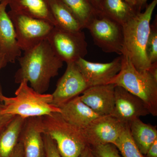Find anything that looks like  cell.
I'll list each match as a JSON object with an SVG mask.
<instances>
[{
  "instance_id": "6da1fadb",
  "label": "cell",
  "mask_w": 157,
  "mask_h": 157,
  "mask_svg": "<svg viewBox=\"0 0 157 157\" xmlns=\"http://www.w3.org/2000/svg\"><path fill=\"white\" fill-rule=\"evenodd\" d=\"M17 59L20 67L15 73V82L19 84L26 79L40 94L47 91L51 80L58 75L63 63L54 52L47 39L25 51L23 56Z\"/></svg>"
},
{
  "instance_id": "7a4b0ae2",
  "label": "cell",
  "mask_w": 157,
  "mask_h": 157,
  "mask_svg": "<svg viewBox=\"0 0 157 157\" xmlns=\"http://www.w3.org/2000/svg\"><path fill=\"white\" fill-rule=\"evenodd\" d=\"M157 4L153 0L144 12H139L123 25L122 54L127 57L138 70H147L151 66L146 54L147 43L150 30L151 20Z\"/></svg>"
},
{
  "instance_id": "3957f363",
  "label": "cell",
  "mask_w": 157,
  "mask_h": 157,
  "mask_svg": "<svg viewBox=\"0 0 157 157\" xmlns=\"http://www.w3.org/2000/svg\"><path fill=\"white\" fill-rule=\"evenodd\" d=\"M15 95L11 98L3 96L2 114L18 116L27 119L42 117L52 113H60V108L52 104V94L37 92L29 86L28 81L26 79L19 83Z\"/></svg>"
},
{
  "instance_id": "277c9868",
  "label": "cell",
  "mask_w": 157,
  "mask_h": 157,
  "mask_svg": "<svg viewBox=\"0 0 157 157\" xmlns=\"http://www.w3.org/2000/svg\"><path fill=\"white\" fill-rule=\"evenodd\" d=\"M121 56V68L110 83L123 88L144 102L150 114L157 116V80L148 70H138L127 57Z\"/></svg>"
},
{
  "instance_id": "5b68a950",
  "label": "cell",
  "mask_w": 157,
  "mask_h": 157,
  "mask_svg": "<svg viewBox=\"0 0 157 157\" xmlns=\"http://www.w3.org/2000/svg\"><path fill=\"white\" fill-rule=\"evenodd\" d=\"M40 124L42 134L55 141L62 157H78L88 145L82 130L67 122L60 113L40 117Z\"/></svg>"
},
{
  "instance_id": "8992f818",
  "label": "cell",
  "mask_w": 157,
  "mask_h": 157,
  "mask_svg": "<svg viewBox=\"0 0 157 157\" xmlns=\"http://www.w3.org/2000/svg\"><path fill=\"white\" fill-rule=\"evenodd\" d=\"M8 14L15 29L18 46L24 51L47 39L55 27L48 21L14 11Z\"/></svg>"
},
{
  "instance_id": "52a82bcc",
  "label": "cell",
  "mask_w": 157,
  "mask_h": 157,
  "mask_svg": "<svg viewBox=\"0 0 157 157\" xmlns=\"http://www.w3.org/2000/svg\"><path fill=\"white\" fill-rule=\"evenodd\" d=\"M56 55L63 62H76L87 53V43L82 30L70 32L54 27L47 39Z\"/></svg>"
},
{
  "instance_id": "ba28073f",
  "label": "cell",
  "mask_w": 157,
  "mask_h": 157,
  "mask_svg": "<svg viewBox=\"0 0 157 157\" xmlns=\"http://www.w3.org/2000/svg\"><path fill=\"white\" fill-rule=\"evenodd\" d=\"M86 29L94 44L103 52L122 55L124 43L122 25L101 13L91 21Z\"/></svg>"
},
{
  "instance_id": "9c48e42d",
  "label": "cell",
  "mask_w": 157,
  "mask_h": 157,
  "mask_svg": "<svg viewBox=\"0 0 157 157\" xmlns=\"http://www.w3.org/2000/svg\"><path fill=\"white\" fill-rule=\"evenodd\" d=\"M67 64L66 71L59 79L56 89L52 94V104L58 107L79 96L90 87L76 63Z\"/></svg>"
},
{
  "instance_id": "30bf717a",
  "label": "cell",
  "mask_w": 157,
  "mask_h": 157,
  "mask_svg": "<svg viewBox=\"0 0 157 157\" xmlns=\"http://www.w3.org/2000/svg\"><path fill=\"white\" fill-rule=\"evenodd\" d=\"M127 124L110 115L100 116L90 123L82 132L89 146L114 144Z\"/></svg>"
},
{
  "instance_id": "8fae6325",
  "label": "cell",
  "mask_w": 157,
  "mask_h": 157,
  "mask_svg": "<svg viewBox=\"0 0 157 157\" xmlns=\"http://www.w3.org/2000/svg\"><path fill=\"white\" fill-rule=\"evenodd\" d=\"M150 114L142 100L120 86H115V104L111 115L125 124Z\"/></svg>"
},
{
  "instance_id": "7c38bea8",
  "label": "cell",
  "mask_w": 157,
  "mask_h": 157,
  "mask_svg": "<svg viewBox=\"0 0 157 157\" xmlns=\"http://www.w3.org/2000/svg\"><path fill=\"white\" fill-rule=\"evenodd\" d=\"M121 56L108 63H94L80 58L76 63L89 86L109 84L121 68Z\"/></svg>"
},
{
  "instance_id": "4fadbf2b",
  "label": "cell",
  "mask_w": 157,
  "mask_h": 157,
  "mask_svg": "<svg viewBox=\"0 0 157 157\" xmlns=\"http://www.w3.org/2000/svg\"><path fill=\"white\" fill-rule=\"evenodd\" d=\"M115 87L111 83L90 86L80 99L99 116L111 115L115 104Z\"/></svg>"
},
{
  "instance_id": "5bb4252c",
  "label": "cell",
  "mask_w": 157,
  "mask_h": 157,
  "mask_svg": "<svg viewBox=\"0 0 157 157\" xmlns=\"http://www.w3.org/2000/svg\"><path fill=\"white\" fill-rule=\"evenodd\" d=\"M8 0L0 2V54L8 63H14L21 56V50L18 46L13 23L6 12Z\"/></svg>"
},
{
  "instance_id": "9a60e30c",
  "label": "cell",
  "mask_w": 157,
  "mask_h": 157,
  "mask_svg": "<svg viewBox=\"0 0 157 157\" xmlns=\"http://www.w3.org/2000/svg\"><path fill=\"white\" fill-rule=\"evenodd\" d=\"M40 117H30L25 119L19 139L23 147L24 157H45Z\"/></svg>"
},
{
  "instance_id": "2e32d148",
  "label": "cell",
  "mask_w": 157,
  "mask_h": 157,
  "mask_svg": "<svg viewBox=\"0 0 157 157\" xmlns=\"http://www.w3.org/2000/svg\"><path fill=\"white\" fill-rule=\"evenodd\" d=\"M59 108L65 120L81 130L100 117L82 101L80 96L73 98Z\"/></svg>"
},
{
  "instance_id": "e0dca14e",
  "label": "cell",
  "mask_w": 157,
  "mask_h": 157,
  "mask_svg": "<svg viewBox=\"0 0 157 157\" xmlns=\"http://www.w3.org/2000/svg\"><path fill=\"white\" fill-rule=\"evenodd\" d=\"M11 10L29 17L48 21L56 26L48 0H8Z\"/></svg>"
},
{
  "instance_id": "ac0fdd59",
  "label": "cell",
  "mask_w": 157,
  "mask_h": 157,
  "mask_svg": "<svg viewBox=\"0 0 157 157\" xmlns=\"http://www.w3.org/2000/svg\"><path fill=\"white\" fill-rule=\"evenodd\" d=\"M128 125L132 139L141 153L145 155L157 140L156 126L144 123L140 118L134 120Z\"/></svg>"
},
{
  "instance_id": "d6986e66",
  "label": "cell",
  "mask_w": 157,
  "mask_h": 157,
  "mask_svg": "<svg viewBox=\"0 0 157 157\" xmlns=\"http://www.w3.org/2000/svg\"><path fill=\"white\" fill-rule=\"evenodd\" d=\"M101 12L123 26L139 12L125 0H103Z\"/></svg>"
},
{
  "instance_id": "ffe728a7",
  "label": "cell",
  "mask_w": 157,
  "mask_h": 157,
  "mask_svg": "<svg viewBox=\"0 0 157 157\" xmlns=\"http://www.w3.org/2000/svg\"><path fill=\"white\" fill-rule=\"evenodd\" d=\"M48 2L55 21V27L70 32L83 29L78 20L61 0H48Z\"/></svg>"
},
{
  "instance_id": "44dd1931",
  "label": "cell",
  "mask_w": 157,
  "mask_h": 157,
  "mask_svg": "<svg viewBox=\"0 0 157 157\" xmlns=\"http://www.w3.org/2000/svg\"><path fill=\"white\" fill-rule=\"evenodd\" d=\"M26 119L15 116L0 133V157H10L19 141Z\"/></svg>"
},
{
  "instance_id": "7402d4cb",
  "label": "cell",
  "mask_w": 157,
  "mask_h": 157,
  "mask_svg": "<svg viewBox=\"0 0 157 157\" xmlns=\"http://www.w3.org/2000/svg\"><path fill=\"white\" fill-rule=\"evenodd\" d=\"M78 20L83 29L95 17L100 14L90 4L88 0H61Z\"/></svg>"
},
{
  "instance_id": "603a6c76",
  "label": "cell",
  "mask_w": 157,
  "mask_h": 157,
  "mask_svg": "<svg viewBox=\"0 0 157 157\" xmlns=\"http://www.w3.org/2000/svg\"><path fill=\"white\" fill-rule=\"evenodd\" d=\"M114 145L120 152L123 157H145L132 139L128 124L124 128Z\"/></svg>"
},
{
  "instance_id": "cb8c5ba5",
  "label": "cell",
  "mask_w": 157,
  "mask_h": 157,
  "mask_svg": "<svg viewBox=\"0 0 157 157\" xmlns=\"http://www.w3.org/2000/svg\"><path fill=\"white\" fill-rule=\"evenodd\" d=\"M156 20L151 25L149 35L147 43L146 54L151 65L157 62V23Z\"/></svg>"
},
{
  "instance_id": "d4e9b609",
  "label": "cell",
  "mask_w": 157,
  "mask_h": 157,
  "mask_svg": "<svg viewBox=\"0 0 157 157\" xmlns=\"http://www.w3.org/2000/svg\"><path fill=\"white\" fill-rule=\"evenodd\" d=\"M89 146L95 157H123L117 147L112 144Z\"/></svg>"
},
{
  "instance_id": "484cf974",
  "label": "cell",
  "mask_w": 157,
  "mask_h": 157,
  "mask_svg": "<svg viewBox=\"0 0 157 157\" xmlns=\"http://www.w3.org/2000/svg\"><path fill=\"white\" fill-rule=\"evenodd\" d=\"M43 139L45 157H62L59 153L55 141L52 138L48 135L43 134Z\"/></svg>"
},
{
  "instance_id": "4316f807",
  "label": "cell",
  "mask_w": 157,
  "mask_h": 157,
  "mask_svg": "<svg viewBox=\"0 0 157 157\" xmlns=\"http://www.w3.org/2000/svg\"><path fill=\"white\" fill-rule=\"evenodd\" d=\"M4 105L0 102V133L4 130L10 123L15 116L3 114L2 113Z\"/></svg>"
},
{
  "instance_id": "83f0119b",
  "label": "cell",
  "mask_w": 157,
  "mask_h": 157,
  "mask_svg": "<svg viewBox=\"0 0 157 157\" xmlns=\"http://www.w3.org/2000/svg\"><path fill=\"white\" fill-rule=\"evenodd\" d=\"M10 157H24L23 147L21 141H19Z\"/></svg>"
},
{
  "instance_id": "f1b7e54d",
  "label": "cell",
  "mask_w": 157,
  "mask_h": 157,
  "mask_svg": "<svg viewBox=\"0 0 157 157\" xmlns=\"http://www.w3.org/2000/svg\"><path fill=\"white\" fill-rule=\"evenodd\" d=\"M145 157H157V140L154 142L149 148Z\"/></svg>"
},
{
  "instance_id": "f546056e",
  "label": "cell",
  "mask_w": 157,
  "mask_h": 157,
  "mask_svg": "<svg viewBox=\"0 0 157 157\" xmlns=\"http://www.w3.org/2000/svg\"><path fill=\"white\" fill-rule=\"evenodd\" d=\"M8 63V62L6 61L4 57L2 55L0 54V71L3 68L5 67ZM4 95L3 94L2 91V87H1V83H0V102L2 103V98Z\"/></svg>"
},
{
  "instance_id": "4dcf8cb0",
  "label": "cell",
  "mask_w": 157,
  "mask_h": 157,
  "mask_svg": "<svg viewBox=\"0 0 157 157\" xmlns=\"http://www.w3.org/2000/svg\"><path fill=\"white\" fill-rule=\"evenodd\" d=\"M90 4L99 13H101V6L103 0H88Z\"/></svg>"
},
{
  "instance_id": "1f68e13d",
  "label": "cell",
  "mask_w": 157,
  "mask_h": 157,
  "mask_svg": "<svg viewBox=\"0 0 157 157\" xmlns=\"http://www.w3.org/2000/svg\"><path fill=\"white\" fill-rule=\"evenodd\" d=\"M78 157H95L89 145L83 150Z\"/></svg>"
},
{
  "instance_id": "d6a6232c",
  "label": "cell",
  "mask_w": 157,
  "mask_h": 157,
  "mask_svg": "<svg viewBox=\"0 0 157 157\" xmlns=\"http://www.w3.org/2000/svg\"><path fill=\"white\" fill-rule=\"evenodd\" d=\"M147 70L151 75L157 80V62L152 64Z\"/></svg>"
},
{
  "instance_id": "836d02e7",
  "label": "cell",
  "mask_w": 157,
  "mask_h": 157,
  "mask_svg": "<svg viewBox=\"0 0 157 157\" xmlns=\"http://www.w3.org/2000/svg\"><path fill=\"white\" fill-rule=\"evenodd\" d=\"M147 0H135L136 8L138 12H140L143 7L146 5Z\"/></svg>"
},
{
  "instance_id": "e575fe53",
  "label": "cell",
  "mask_w": 157,
  "mask_h": 157,
  "mask_svg": "<svg viewBox=\"0 0 157 157\" xmlns=\"http://www.w3.org/2000/svg\"><path fill=\"white\" fill-rule=\"evenodd\" d=\"M127 3L130 4L131 6L133 7H135L136 8V3H135V0H125Z\"/></svg>"
},
{
  "instance_id": "d590c367",
  "label": "cell",
  "mask_w": 157,
  "mask_h": 157,
  "mask_svg": "<svg viewBox=\"0 0 157 157\" xmlns=\"http://www.w3.org/2000/svg\"><path fill=\"white\" fill-rule=\"evenodd\" d=\"M2 0H0V2H2Z\"/></svg>"
}]
</instances>
